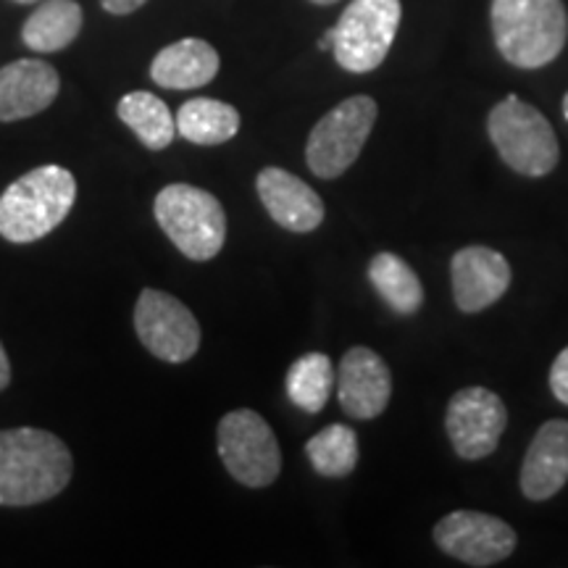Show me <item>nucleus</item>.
Wrapping results in <instances>:
<instances>
[{"label":"nucleus","mask_w":568,"mask_h":568,"mask_svg":"<svg viewBox=\"0 0 568 568\" xmlns=\"http://www.w3.org/2000/svg\"><path fill=\"white\" fill-rule=\"evenodd\" d=\"M74 474L69 447L45 429L0 432V506L24 508L53 500Z\"/></svg>","instance_id":"nucleus-1"},{"label":"nucleus","mask_w":568,"mask_h":568,"mask_svg":"<svg viewBox=\"0 0 568 568\" xmlns=\"http://www.w3.org/2000/svg\"><path fill=\"white\" fill-rule=\"evenodd\" d=\"M77 201V180L69 169L48 163L13 180L0 195V234L9 243H38L69 216Z\"/></svg>","instance_id":"nucleus-2"},{"label":"nucleus","mask_w":568,"mask_h":568,"mask_svg":"<svg viewBox=\"0 0 568 568\" xmlns=\"http://www.w3.org/2000/svg\"><path fill=\"white\" fill-rule=\"evenodd\" d=\"M489 17L497 51L518 69L548 67L568 40L564 0H493Z\"/></svg>","instance_id":"nucleus-3"},{"label":"nucleus","mask_w":568,"mask_h":568,"mask_svg":"<svg viewBox=\"0 0 568 568\" xmlns=\"http://www.w3.org/2000/svg\"><path fill=\"white\" fill-rule=\"evenodd\" d=\"M487 132L497 155L521 176L550 174L558 166L560 145L556 130L542 111L524 103L518 95H508L489 111Z\"/></svg>","instance_id":"nucleus-4"},{"label":"nucleus","mask_w":568,"mask_h":568,"mask_svg":"<svg viewBox=\"0 0 568 568\" xmlns=\"http://www.w3.org/2000/svg\"><path fill=\"white\" fill-rule=\"evenodd\" d=\"M155 222L190 261H211L224 247L226 213L211 193L193 184H169L155 195Z\"/></svg>","instance_id":"nucleus-5"},{"label":"nucleus","mask_w":568,"mask_h":568,"mask_svg":"<svg viewBox=\"0 0 568 568\" xmlns=\"http://www.w3.org/2000/svg\"><path fill=\"white\" fill-rule=\"evenodd\" d=\"M379 109L368 95H353L335 105L308 134L305 163L318 180H337L364 151Z\"/></svg>","instance_id":"nucleus-6"},{"label":"nucleus","mask_w":568,"mask_h":568,"mask_svg":"<svg viewBox=\"0 0 568 568\" xmlns=\"http://www.w3.org/2000/svg\"><path fill=\"white\" fill-rule=\"evenodd\" d=\"M400 0H353L335 27V59L351 74L379 69L400 27Z\"/></svg>","instance_id":"nucleus-7"},{"label":"nucleus","mask_w":568,"mask_h":568,"mask_svg":"<svg viewBox=\"0 0 568 568\" xmlns=\"http://www.w3.org/2000/svg\"><path fill=\"white\" fill-rule=\"evenodd\" d=\"M219 458L245 487L274 485L282 471V453L272 426L251 408H240L219 422Z\"/></svg>","instance_id":"nucleus-8"},{"label":"nucleus","mask_w":568,"mask_h":568,"mask_svg":"<svg viewBox=\"0 0 568 568\" xmlns=\"http://www.w3.org/2000/svg\"><path fill=\"white\" fill-rule=\"evenodd\" d=\"M134 332L155 358L184 364L201 347V324L182 301L161 290H142L134 305Z\"/></svg>","instance_id":"nucleus-9"},{"label":"nucleus","mask_w":568,"mask_h":568,"mask_svg":"<svg viewBox=\"0 0 568 568\" xmlns=\"http://www.w3.org/2000/svg\"><path fill=\"white\" fill-rule=\"evenodd\" d=\"M508 424L506 403L485 387L458 389L447 403L445 429L453 450L464 460H479L495 453Z\"/></svg>","instance_id":"nucleus-10"},{"label":"nucleus","mask_w":568,"mask_h":568,"mask_svg":"<svg viewBox=\"0 0 568 568\" xmlns=\"http://www.w3.org/2000/svg\"><path fill=\"white\" fill-rule=\"evenodd\" d=\"M435 542L460 564L487 568L510 558V552L516 550V531L497 516L453 510L443 521H437Z\"/></svg>","instance_id":"nucleus-11"},{"label":"nucleus","mask_w":568,"mask_h":568,"mask_svg":"<svg viewBox=\"0 0 568 568\" xmlns=\"http://www.w3.org/2000/svg\"><path fill=\"white\" fill-rule=\"evenodd\" d=\"M393 395V374L379 353L372 347H351L339 361L337 397L351 418H376L385 414Z\"/></svg>","instance_id":"nucleus-12"},{"label":"nucleus","mask_w":568,"mask_h":568,"mask_svg":"<svg viewBox=\"0 0 568 568\" xmlns=\"http://www.w3.org/2000/svg\"><path fill=\"white\" fill-rule=\"evenodd\" d=\"M453 297L464 314H479L508 293L510 264L493 247L468 245L450 261Z\"/></svg>","instance_id":"nucleus-13"},{"label":"nucleus","mask_w":568,"mask_h":568,"mask_svg":"<svg viewBox=\"0 0 568 568\" xmlns=\"http://www.w3.org/2000/svg\"><path fill=\"white\" fill-rule=\"evenodd\" d=\"M261 203L268 216L284 230L305 234L314 232L324 222V201L314 187H308L295 174L284 172L280 166H266L255 180Z\"/></svg>","instance_id":"nucleus-14"},{"label":"nucleus","mask_w":568,"mask_h":568,"mask_svg":"<svg viewBox=\"0 0 568 568\" xmlns=\"http://www.w3.org/2000/svg\"><path fill=\"white\" fill-rule=\"evenodd\" d=\"M61 90L59 71L40 59H19L0 69V122L38 116Z\"/></svg>","instance_id":"nucleus-15"},{"label":"nucleus","mask_w":568,"mask_h":568,"mask_svg":"<svg viewBox=\"0 0 568 568\" xmlns=\"http://www.w3.org/2000/svg\"><path fill=\"white\" fill-rule=\"evenodd\" d=\"M568 481V422L550 418L537 429L521 464V493L529 500H550Z\"/></svg>","instance_id":"nucleus-16"},{"label":"nucleus","mask_w":568,"mask_h":568,"mask_svg":"<svg viewBox=\"0 0 568 568\" xmlns=\"http://www.w3.org/2000/svg\"><path fill=\"white\" fill-rule=\"evenodd\" d=\"M219 63L211 42L184 38L159 51L151 63V80L166 90H197L219 74Z\"/></svg>","instance_id":"nucleus-17"},{"label":"nucleus","mask_w":568,"mask_h":568,"mask_svg":"<svg viewBox=\"0 0 568 568\" xmlns=\"http://www.w3.org/2000/svg\"><path fill=\"white\" fill-rule=\"evenodd\" d=\"M82 9L77 0H42L38 11L21 27V40L38 53H55L69 48L82 32Z\"/></svg>","instance_id":"nucleus-18"},{"label":"nucleus","mask_w":568,"mask_h":568,"mask_svg":"<svg viewBox=\"0 0 568 568\" xmlns=\"http://www.w3.org/2000/svg\"><path fill=\"white\" fill-rule=\"evenodd\" d=\"M116 113L148 151H166L176 138V119L153 92H130L119 101Z\"/></svg>","instance_id":"nucleus-19"},{"label":"nucleus","mask_w":568,"mask_h":568,"mask_svg":"<svg viewBox=\"0 0 568 568\" xmlns=\"http://www.w3.org/2000/svg\"><path fill=\"white\" fill-rule=\"evenodd\" d=\"M174 119L176 132L195 145H222L240 132L237 109L213 98H193L182 105Z\"/></svg>","instance_id":"nucleus-20"},{"label":"nucleus","mask_w":568,"mask_h":568,"mask_svg":"<svg viewBox=\"0 0 568 568\" xmlns=\"http://www.w3.org/2000/svg\"><path fill=\"white\" fill-rule=\"evenodd\" d=\"M368 280L374 290L382 295L389 308L400 316H410L422 308L424 287L414 268H410L400 255L376 253L368 264Z\"/></svg>","instance_id":"nucleus-21"},{"label":"nucleus","mask_w":568,"mask_h":568,"mask_svg":"<svg viewBox=\"0 0 568 568\" xmlns=\"http://www.w3.org/2000/svg\"><path fill=\"white\" fill-rule=\"evenodd\" d=\"M335 387V366L329 355L305 353L287 372V397L305 414H318Z\"/></svg>","instance_id":"nucleus-22"},{"label":"nucleus","mask_w":568,"mask_h":568,"mask_svg":"<svg viewBox=\"0 0 568 568\" xmlns=\"http://www.w3.org/2000/svg\"><path fill=\"white\" fill-rule=\"evenodd\" d=\"M305 456L322 477H347L358 466V435L345 424H332L305 443Z\"/></svg>","instance_id":"nucleus-23"},{"label":"nucleus","mask_w":568,"mask_h":568,"mask_svg":"<svg viewBox=\"0 0 568 568\" xmlns=\"http://www.w3.org/2000/svg\"><path fill=\"white\" fill-rule=\"evenodd\" d=\"M550 389L564 406H568V347H564V351L558 353V358L552 361Z\"/></svg>","instance_id":"nucleus-24"},{"label":"nucleus","mask_w":568,"mask_h":568,"mask_svg":"<svg viewBox=\"0 0 568 568\" xmlns=\"http://www.w3.org/2000/svg\"><path fill=\"white\" fill-rule=\"evenodd\" d=\"M148 0H101V6L113 17H126V13H134L138 9H142Z\"/></svg>","instance_id":"nucleus-25"},{"label":"nucleus","mask_w":568,"mask_h":568,"mask_svg":"<svg viewBox=\"0 0 568 568\" xmlns=\"http://www.w3.org/2000/svg\"><path fill=\"white\" fill-rule=\"evenodd\" d=\"M11 382V361L9 355L3 351V343H0V393H3L6 387H9Z\"/></svg>","instance_id":"nucleus-26"},{"label":"nucleus","mask_w":568,"mask_h":568,"mask_svg":"<svg viewBox=\"0 0 568 568\" xmlns=\"http://www.w3.org/2000/svg\"><path fill=\"white\" fill-rule=\"evenodd\" d=\"M318 48H322V51H332V48H335V27L324 32V38L318 40Z\"/></svg>","instance_id":"nucleus-27"},{"label":"nucleus","mask_w":568,"mask_h":568,"mask_svg":"<svg viewBox=\"0 0 568 568\" xmlns=\"http://www.w3.org/2000/svg\"><path fill=\"white\" fill-rule=\"evenodd\" d=\"M311 3H316V6H329V3H337V0H311Z\"/></svg>","instance_id":"nucleus-28"},{"label":"nucleus","mask_w":568,"mask_h":568,"mask_svg":"<svg viewBox=\"0 0 568 568\" xmlns=\"http://www.w3.org/2000/svg\"><path fill=\"white\" fill-rule=\"evenodd\" d=\"M564 116H566V122H568V92L564 95Z\"/></svg>","instance_id":"nucleus-29"},{"label":"nucleus","mask_w":568,"mask_h":568,"mask_svg":"<svg viewBox=\"0 0 568 568\" xmlns=\"http://www.w3.org/2000/svg\"><path fill=\"white\" fill-rule=\"evenodd\" d=\"M17 3H24L27 6V3H42V0H17Z\"/></svg>","instance_id":"nucleus-30"}]
</instances>
